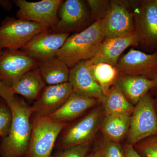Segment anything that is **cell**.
<instances>
[{"mask_svg": "<svg viewBox=\"0 0 157 157\" xmlns=\"http://www.w3.org/2000/svg\"><path fill=\"white\" fill-rule=\"evenodd\" d=\"M7 103L12 112V122L8 135L1 138L0 157H24L32 133V106L15 96Z\"/></svg>", "mask_w": 157, "mask_h": 157, "instance_id": "cell-1", "label": "cell"}, {"mask_svg": "<svg viewBox=\"0 0 157 157\" xmlns=\"http://www.w3.org/2000/svg\"><path fill=\"white\" fill-rule=\"evenodd\" d=\"M104 40L101 19H98L68 37L55 56L71 69L80 62L92 59Z\"/></svg>", "mask_w": 157, "mask_h": 157, "instance_id": "cell-2", "label": "cell"}, {"mask_svg": "<svg viewBox=\"0 0 157 157\" xmlns=\"http://www.w3.org/2000/svg\"><path fill=\"white\" fill-rule=\"evenodd\" d=\"M32 131L24 157H51L60 133L67 124L57 122L48 117H32Z\"/></svg>", "mask_w": 157, "mask_h": 157, "instance_id": "cell-3", "label": "cell"}, {"mask_svg": "<svg viewBox=\"0 0 157 157\" xmlns=\"http://www.w3.org/2000/svg\"><path fill=\"white\" fill-rule=\"evenodd\" d=\"M137 46L147 53L157 51V6L156 0L137 2L134 8Z\"/></svg>", "mask_w": 157, "mask_h": 157, "instance_id": "cell-4", "label": "cell"}, {"mask_svg": "<svg viewBox=\"0 0 157 157\" xmlns=\"http://www.w3.org/2000/svg\"><path fill=\"white\" fill-rule=\"evenodd\" d=\"M157 135V115L154 101L148 93L135 106L127 134L129 144L134 146L147 137Z\"/></svg>", "mask_w": 157, "mask_h": 157, "instance_id": "cell-5", "label": "cell"}, {"mask_svg": "<svg viewBox=\"0 0 157 157\" xmlns=\"http://www.w3.org/2000/svg\"><path fill=\"white\" fill-rule=\"evenodd\" d=\"M37 23L7 17L0 25V48L20 50L37 35L48 30Z\"/></svg>", "mask_w": 157, "mask_h": 157, "instance_id": "cell-6", "label": "cell"}, {"mask_svg": "<svg viewBox=\"0 0 157 157\" xmlns=\"http://www.w3.org/2000/svg\"><path fill=\"white\" fill-rule=\"evenodd\" d=\"M101 113L100 108H96L70 125L67 124L60 133L55 148L62 149L90 144L100 124Z\"/></svg>", "mask_w": 157, "mask_h": 157, "instance_id": "cell-7", "label": "cell"}, {"mask_svg": "<svg viewBox=\"0 0 157 157\" xmlns=\"http://www.w3.org/2000/svg\"><path fill=\"white\" fill-rule=\"evenodd\" d=\"M101 25L104 40L135 32L134 13L128 2L110 1L109 9L101 19Z\"/></svg>", "mask_w": 157, "mask_h": 157, "instance_id": "cell-8", "label": "cell"}, {"mask_svg": "<svg viewBox=\"0 0 157 157\" xmlns=\"http://www.w3.org/2000/svg\"><path fill=\"white\" fill-rule=\"evenodd\" d=\"M58 12V22L51 28L54 33H79L87 28L92 21L86 2L81 0L63 1Z\"/></svg>", "mask_w": 157, "mask_h": 157, "instance_id": "cell-9", "label": "cell"}, {"mask_svg": "<svg viewBox=\"0 0 157 157\" xmlns=\"http://www.w3.org/2000/svg\"><path fill=\"white\" fill-rule=\"evenodd\" d=\"M13 2L19 9L16 14L17 18L52 28L58 22V13L63 1L43 0L30 2L25 0H15Z\"/></svg>", "mask_w": 157, "mask_h": 157, "instance_id": "cell-10", "label": "cell"}, {"mask_svg": "<svg viewBox=\"0 0 157 157\" xmlns=\"http://www.w3.org/2000/svg\"><path fill=\"white\" fill-rule=\"evenodd\" d=\"M38 67V61L22 50L4 49L0 54V81L11 87L23 75Z\"/></svg>", "mask_w": 157, "mask_h": 157, "instance_id": "cell-11", "label": "cell"}, {"mask_svg": "<svg viewBox=\"0 0 157 157\" xmlns=\"http://www.w3.org/2000/svg\"><path fill=\"white\" fill-rule=\"evenodd\" d=\"M116 67L120 75L143 76L154 80L157 77V51L147 53L131 48L121 56Z\"/></svg>", "mask_w": 157, "mask_h": 157, "instance_id": "cell-12", "label": "cell"}, {"mask_svg": "<svg viewBox=\"0 0 157 157\" xmlns=\"http://www.w3.org/2000/svg\"><path fill=\"white\" fill-rule=\"evenodd\" d=\"M73 92L69 82L46 86L32 106L31 117H48L63 105Z\"/></svg>", "mask_w": 157, "mask_h": 157, "instance_id": "cell-13", "label": "cell"}, {"mask_svg": "<svg viewBox=\"0 0 157 157\" xmlns=\"http://www.w3.org/2000/svg\"><path fill=\"white\" fill-rule=\"evenodd\" d=\"M70 36V33L45 31L34 37L21 50L36 60H41L55 56Z\"/></svg>", "mask_w": 157, "mask_h": 157, "instance_id": "cell-14", "label": "cell"}, {"mask_svg": "<svg viewBox=\"0 0 157 157\" xmlns=\"http://www.w3.org/2000/svg\"><path fill=\"white\" fill-rule=\"evenodd\" d=\"M137 43L138 39L135 32L105 39L95 56L86 62L89 65L105 63L116 67L123 52L130 46H137Z\"/></svg>", "mask_w": 157, "mask_h": 157, "instance_id": "cell-15", "label": "cell"}, {"mask_svg": "<svg viewBox=\"0 0 157 157\" xmlns=\"http://www.w3.org/2000/svg\"><path fill=\"white\" fill-rule=\"evenodd\" d=\"M69 82L73 92L94 98L102 103L104 95L102 89L93 76L86 61L70 69Z\"/></svg>", "mask_w": 157, "mask_h": 157, "instance_id": "cell-16", "label": "cell"}, {"mask_svg": "<svg viewBox=\"0 0 157 157\" xmlns=\"http://www.w3.org/2000/svg\"><path fill=\"white\" fill-rule=\"evenodd\" d=\"M98 100L73 92L59 109L48 117L57 122L67 124L81 116L97 104Z\"/></svg>", "mask_w": 157, "mask_h": 157, "instance_id": "cell-17", "label": "cell"}, {"mask_svg": "<svg viewBox=\"0 0 157 157\" xmlns=\"http://www.w3.org/2000/svg\"><path fill=\"white\" fill-rule=\"evenodd\" d=\"M115 84L134 106L155 86L153 80L143 76L129 75H120Z\"/></svg>", "mask_w": 157, "mask_h": 157, "instance_id": "cell-18", "label": "cell"}, {"mask_svg": "<svg viewBox=\"0 0 157 157\" xmlns=\"http://www.w3.org/2000/svg\"><path fill=\"white\" fill-rule=\"evenodd\" d=\"M46 84L38 67L23 75L11 88L15 94L22 96L29 102H35L46 86Z\"/></svg>", "mask_w": 157, "mask_h": 157, "instance_id": "cell-19", "label": "cell"}, {"mask_svg": "<svg viewBox=\"0 0 157 157\" xmlns=\"http://www.w3.org/2000/svg\"><path fill=\"white\" fill-rule=\"evenodd\" d=\"M38 61V68L46 84L54 85L69 82L70 68L56 56Z\"/></svg>", "mask_w": 157, "mask_h": 157, "instance_id": "cell-20", "label": "cell"}, {"mask_svg": "<svg viewBox=\"0 0 157 157\" xmlns=\"http://www.w3.org/2000/svg\"><path fill=\"white\" fill-rule=\"evenodd\" d=\"M132 113L105 116L102 123V131L105 137L119 143L128 132Z\"/></svg>", "mask_w": 157, "mask_h": 157, "instance_id": "cell-21", "label": "cell"}, {"mask_svg": "<svg viewBox=\"0 0 157 157\" xmlns=\"http://www.w3.org/2000/svg\"><path fill=\"white\" fill-rule=\"evenodd\" d=\"M102 103L105 116L132 113L135 108L116 84L109 89Z\"/></svg>", "mask_w": 157, "mask_h": 157, "instance_id": "cell-22", "label": "cell"}, {"mask_svg": "<svg viewBox=\"0 0 157 157\" xmlns=\"http://www.w3.org/2000/svg\"><path fill=\"white\" fill-rule=\"evenodd\" d=\"M93 76L100 86L104 95L115 84L120 76L116 67L105 63L88 64Z\"/></svg>", "mask_w": 157, "mask_h": 157, "instance_id": "cell-23", "label": "cell"}, {"mask_svg": "<svg viewBox=\"0 0 157 157\" xmlns=\"http://www.w3.org/2000/svg\"><path fill=\"white\" fill-rule=\"evenodd\" d=\"M93 153L96 157H125L124 147L119 143L112 141L105 137Z\"/></svg>", "mask_w": 157, "mask_h": 157, "instance_id": "cell-24", "label": "cell"}, {"mask_svg": "<svg viewBox=\"0 0 157 157\" xmlns=\"http://www.w3.org/2000/svg\"><path fill=\"white\" fill-rule=\"evenodd\" d=\"M12 115L11 108L7 102L0 98V137H6L11 128Z\"/></svg>", "mask_w": 157, "mask_h": 157, "instance_id": "cell-25", "label": "cell"}, {"mask_svg": "<svg viewBox=\"0 0 157 157\" xmlns=\"http://www.w3.org/2000/svg\"><path fill=\"white\" fill-rule=\"evenodd\" d=\"M133 146L142 157H157V135L147 137Z\"/></svg>", "mask_w": 157, "mask_h": 157, "instance_id": "cell-26", "label": "cell"}, {"mask_svg": "<svg viewBox=\"0 0 157 157\" xmlns=\"http://www.w3.org/2000/svg\"><path fill=\"white\" fill-rule=\"evenodd\" d=\"M90 144L77 145L68 148L56 149L51 157H86L88 154Z\"/></svg>", "mask_w": 157, "mask_h": 157, "instance_id": "cell-27", "label": "cell"}, {"mask_svg": "<svg viewBox=\"0 0 157 157\" xmlns=\"http://www.w3.org/2000/svg\"><path fill=\"white\" fill-rule=\"evenodd\" d=\"M86 3L90 10L91 17L94 22L104 17L109 9L110 1L88 0Z\"/></svg>", "mask_w": 157, "mask_h": 157, "instance_id": "cell-28", "label": "cell"}, {"mask_svg": "<svg viewBox=\"0 0 157 157\" xmlns=\"http://www.w3.org/2000/svg\"><path fill=\"white\" fill-rule=\"evenodd\" d=\"M15 95L11 86L0 81V98L9 103L14 99Z\"/></svg>", "mask_w": 157, "mask_h": 157, "instance_id": "cell-29", "label": "cell"}, {"mask_svg": "<svg viewBox=\"0 0 157 157\" xmlns=\"http://www.w3.org/2000/svg\"><path fill=\"white\" fill-rule=\"evenodd\" d=\"M123 147L125 157H142L135 150L133 145L127 143Z\"/></svg>", "mask_w": 157, "mask_h": 157, "instance_id": "cell-30", "label": "cell"}, {"mask_svg": "<svg viewBox=\"0 0 157 157\" xmlns=\"http://www.w3.org/2000/svg\"><path fill=\"white\" fill-rule=\"evenodd\" d=\"M0 6L6 11L11 10L12 7V2L11 1H0Z\"/></svg>", "mask_w": 157, "mask_h": 157, "instance_id": "cell-31", "label": "cell"}, {"mask_svg": "<svg viewBox=\"0 0 157 157\" xmlns=\"http://www.w3.org/2000/svg\"><path fill=\"white\" fill-rule=\"evenodd\" d=\"M153 80L154 81L155 84V87L153 89H154L155 90L157 94V77L155 79H154Z\"/></svg>", "mask_w": 157, "mask_h": 157, "instance_id": "cell-32", "label": "cell"}, {"mask_svg": "<svg viewBox=\"0 0 157 157\" xmlns=\"http://www.w3.org/2000/svg\"><path fill=\"white\" fill-rule=\"evenodd\" d=\"M154 101L155 109L157 115V94L156 98L154 99Z\"/></svg>", "mask_w": 157, "mask_h": 157, "instance_id": "cell-33", "label": "cell"}, {"mask_svg": "<svg viewBox=\"0 0 157 157\" xmlns=\"http://www.w3.org/2000/svg\"><path fill=\"white\" fill-rule=\"evenodd\" d=\"M86 157H96L95 155L93 152L88 153Z\"/></svg>", "mask_w": 157, "mask_h": 157, "instance_id": "cell-34", "label": "cell"}, {"mask_svg": "<svg viewBox=\"0 0 157 157\" xmlns=\"http://www.w3.org/2000/svg\"><path fill=\"white\" fill-rule=\"evenodd\" d=\"M3 49H2V48H0V54H1V53H2V51Z\"/></svg>", "mask_w": 157, "mask_h": 157, "instance_id": "cell-35", "label": "cell"}, {"mask_svg": "<svg viewBox=\"0 0 157 157\" xmlns=\"http://www.w3.org/2000/svg\"><path fill=\"white\" fill-rule=\"evenodd\" d=\"M156 2L157 6V0H156Z\"/></svg>", "mask_w": 157, "mask_h": 157, "instance_id": "cell-36", "label": "cell"}]
</instances>
